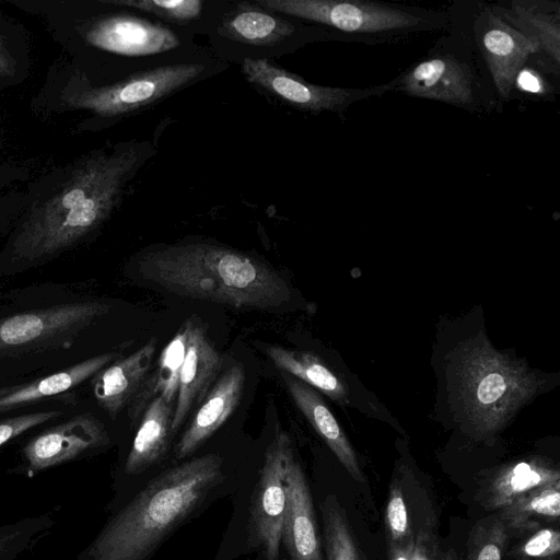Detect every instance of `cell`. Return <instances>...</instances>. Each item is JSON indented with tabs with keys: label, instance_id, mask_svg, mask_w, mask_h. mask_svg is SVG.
Listing matches in <instances>:
<instances>
[{
	"label": "cell",
	"instance_id": "44dd1931",
	"mask_svg": "<svg viewBox=\"0 0 560 560\" xmlns=\"http://www.w3.org/2000/svg\"><path fill=\"white\" fill-rule=\"evenodd\" d=\"M175 404L156 396L145 408L124 465L133 476L154 465L166 452L172 433Z\"/></svg>",
	"mask_w": 560,
	"mask_h": 560
},
{
	"label": "cell",
	"instance_id": "e0dca14e",
	"mask_svg": "<svg viewBox=\"0 0 560 560\" xmlns=\"http://www.w3.org/2000/svg\"><path fill=\"white\" fill-rule=\"evenodd\" d=\"M156 339L97 372L92 382L98 405L115 418L133 398L152 365Z\"/></svg>",
	"mask_w": 560,
	"mask_h": 560
},
{
	"label": "cell",
	"instance_id": "f546056e",
	"mask_svg": "<svg viewBox=\"0 0 560 560\" xmlns=\"http://www.w3.org/2000/svg\"><path fill=\"white\" fill-rule=\"evenodd\" d=\"M509 537L498 512L478 521L469 532L465 560H502Z\"/></svg>",
	"mask_w": 560,
	"mask_h": 560
},
{
	"label": "cell",
	"instance_id": "1f68e13d",
	"mask_svg": "<svg viewBox=\"0 0 560 560\" xmlns=\"http://www.w3.org/2000/svg\"><path fill=\"white\" fill-rule=\"evenodd\" d=\"M515 560H559L560 533L553 527H540L529 533L513 551Z\"/></svg>",
	"mask_w": 560,
	"mask_h": 560
},
{
	"label": "cell",
	"instance_id": "603a6c76",
	"mask_svg": "<svg viewBox=\"0 0 560 560\" xmlns=\"http://www.w3.org/2000/svg\"><path fill=\"white\" fill-rule=\"evenodd\" d=\"M294 31L293 23L248 1L237 3L221 25L222 36L259 47L280 44L291 37Z\"/></svg>",
	"mask_w": 560,
	"mask_h": 560
},
{
	"label": "cell",
	"instance_id": "d4e9b609",
	"mask_svg": "<svg viewBox=\"0 0 560 560\" xmlns=\"http://www.w3.org/2000/svg\"><path fill=\"white\" fill-rule=\"evenodd\" d=\"M266 354L281 371L322 390L339 402L347 401V389L342 382L314 354L279 345L268 346Z\"/></svg>",
	"mask_w": 560,
	"mask_h": 560
},
{
	"label": "cell",
	"instance_id": "277c9868",
	"mask_svg": "<svg viewBox=\"0 0 560 560\" xmlns=\"http://www.w3.org/2000/svg\"><path fill=\"white\" fill-rule=\"evenodd\" d=\"M206 70L205 63L180 62L100 84L61 58L49 68L45 83L34 95L31 106L42 116L85 114L74 124L73 131L95 132L195 83Z\"/></svg>",
	"mask_w": 560,
	"mask_h": 560
},
{
	"label": "cell",
	"instance_id": "4316f807",
	"mask_svg": "<svg viewBox=\"0 0 560 560\" xmlns=\"http://www.w3.org/2000/svg\"><path fill=\"white\" fill-rule=\"evenodd\" d=\"M511 25L529 37L556 69L559 67L560 24L559 14L546 13L538 8L526 4H514L508 15Z\"/></svg>",
	"mask_w": 560,
	"mask_h": 560
},
{
	"label": "cell",
	"instance_id": "f1b7e54d",
	"mask_svg": "<svg viewBox=\"0 0 560 560\" xmlns=\"http://www.w3.org/2000/svg\"><path fill=\"white\" fill-rule=\"evenodd\" d=\"M54 524L51 514H40L0 525V560H16L43 539Z\"/></svg>",
	"mask_w": 560,
	"mask_h": 560
},
{
	"label": "cell",
	"instance_id": "d6986e66",
	"mask_svg": "<svg viewBox=\"0 0 560 560\" xmlns=\"http://www.w3.org/2000/svg\"><path fill=\"white\" fill-rule=\"evenodd\" d=\"M283 381L299 410L334 452L349 475L354 480L363 482L364 477L355 452L322 397L313 387L295 377L283 375Z\"/></svg>",
	"mask_w": 560,
	"mask_h": 560
},
{
	"label": "cell",
	"instance_id": "7c38bea8",
	"mask_svg": "<svg viewBox=\"0 0 560 560\" xmlns=\"http://www.w3.org/2000/svg\"><path fill=\"white\" fill-rule=\"evenodd\" d=\"M390 90L409 96L472 109L476 102L470 68L452 55L424 59L389 82Z\"/></svg>",
	"mask_w": 560,
	"mask_h": 560
},
{
	"label": "cell",
	"instance_id": "ffe728a7",
	"mask_svg": "<svg viewBox=\"0 0 560 560\" xmlns=\"http://www.w3.org/2000/svg\"><path fill=\"white\" fill-rule=\"evenodd\" d=\"M192 319H187L172 340L162 350L152 372L128 404L131 423L140 420L148 405L162 396L167 402L175 404L178 392L179 372L187 350Z\"/></svg>",
	"mask_w": 560,
	"mask_h": 560
},
{
	"label": "cell",
	"instance_id": "cb8c5ba5",
	"mask_svg": "<svg viewBox=\"0 0 560 560\" xmlns=\"http://www.w3.org/2000/svg\"><path fill=\"white\" fill-rule=\"evenodd\" d=\"M510 534H529L560 516V481L530 490L498 511Z\"/></svg>",
	"mask_w": 560,
	"mask_h": 560
},
{
	"label": "cell",
	"instance_id": "f35d334b",
	"mask_svg": "<svg viewBox=\"0 0 560 560\" xmlns=\"http://www.w3.org/2000/svg\"><path fill=\"white\" fill-rule=\"evenodd\" d=\"M442 560H458L456 552L453 549H450L444 553Z\"/></svg>",
	"mask_w": 560,
	"mask_h": 560
},
{
	"label": "cell",
	"instance_id": "3957f363",
	"mask_svg": "<svg viewBox=\"0 0 560 560\" xmlns=\"http://www.w3.org/2000/svg\"><path fill=\"white\" fill-rule=\"evenodd\" d=\"M221 465L208 454L163 471L112 515L78 560H147L219 482Z\"/></svg>",
	"mask_w": 560,
	"mask_h": 560
},
{
	"label": "cell",
	"instance_id": "7a4b0ae2",
	"mask_svg": "<svg viewBox=\"0 0 560 560\" xmlns=\"http://www.w3.org/2000/svg\"><path fill=\"white\" fill-rule=\"evenodd\" d=\"M139 270L178 295L236 308H276L291 299L289 284L265 261L214 243L163 245L140 257Z\"/></svg>",
	"mask_w": 560,
	"mask_h": 560
},
{
	"label": "cell",
	"instance_id": "8d00e7d4",
	"mask_svg": "<svg viewBox=\"0 0 560 560\" xmlns=\"http://www.w3.org/2000/svg\"><path fill=\"white\" fill-rule=\"evenodd\" d=\"M442 557L438 534L416 539L411 560H442Z\"/></svg>",
	"mask_w": 560,
	"mask_h": 560
},
{
	"label": "cell",
	"instance_id": "ac0fdd59",
	"mask_svg": "<svg viewBox=\"0 0 560 560\" xmlns=\"http://www.w3.org/2000/svg\"><path fill=\"white\" fill-rule=\"evenodd\" d=\"M560 481L559 469L544 458L532 457L501 466L478 491V501L490 511H500L520 495Z\"/></svg>",
	"mask_w": 560,
	"mask_h": 560
},
{
	"label": "cell",
	"instance_id": "30bf717a",
	"mask_svg": "<svg viewBox=\"0 0 560 560\" xmlns=\"http://www.w3.org/2000/svg\"><path fill=\"white\" fill-rule=\"evenodd\" d=\"M385 527L388 548L402 547L438 534V514L429 488L406 466L393 474Z\"/></svg>",
	"mask_w": 560,
	"mask_h": 560
},
{
	"label": "cell",
	"instance_id": "d590c367",
	"mask_svg": "<svg viewBox=\"0 0 560 560\" xmlns=\"http://www.w3.org/2000/svg\"><path fill=\"white\" fill-rule=\"evenodd\" d=\"M30 167L16 163L0 164V191L21 186L30 179Z\"/></svg>",
	"mask_w": 560,
	"mask_h": 560
},
{
	"label": "cell",
	"instance_id": "2e32d148",
	"mask_svg": "<svg viewBox=\"0 0 560 560\" xmlns=\"http://www.w3.org/2000/svg\"><path fill=\"white\" fill-rule=\"evenodd\" d=\"M480 46L499 94L508 97L516 73L525 66L529 56L537 52V46L529 37L493 13L486 16Z\"/></svg>",
	"mask_w": 560,
	"mask_h": 560
},
{
	"label": "cell",
	"instance_id": "484cf974",
	"mask_svg": "<svg viewBox=\"0 0 560 560\" xmlns=\"http://www.w3.org/2000/svg\"><path fill=\"white\" fill-rule=\"evenodd\" d=\"M31 71L25 28L0 9V90L23 83Z\"/></svg>",
	"mask_w": 560,
	"mask_h": 560
},
{
	"label": "cell",
	"instance_id": "8992f818",
	"mask_svg": "<svg viewBox=\"0 0 560 560\" xmlns=\"http://www.w3.org/2000/svg\"><path fill=\"white\" fill-rule=\"evenodd\" d=\"M261 8L352 35H395L418 30L425 19L410 9L362 0H257Z\"/></svg>",
	"mask_w": 560,
	"mask_h": 560
},
{
	"label": "cell",
	"instance_id": "9c48e42d",
	"mask_svg": "<svg viewBox=\"0 0 560 560\" xmlns=\"http://www.w3.org/2000/svg\"><path fill=\"white\" fill-rule=\"evenodd\" d=\"M109 443L104 424L92 413H82L34 436L23 447V469L33 476L79 459Z\"/></svg>",
	"mask_w": 560,
	"mask_h": 560
},
{
	"label": "cell",
	"instance_id": "83f0119b",
	"mask_svg": "<svg viewBox=\"0 0 560 560\" xmlns=\"http://www.w3.org/2000/svg\"><path fill=\"white\" fill-rule=\"evenodd\" d=\"M322 516L327 560H365L354 540L345 510L334 494L324 500Z\"/></svg>",
	"mask_w": 560,
	"mask_h": 560
},
{
	"label": "cell",
	"instance_id": "e575fe53",
	"mask_svg": "<svg viewBox=\"0 0 560 560\" xmlns=\"http://www.w3.org/2000/svg\"><path fill=\"white\" fill-rule=\"evenodd\" d=\"M513 88L528 94L542 96L550 93L551 89L542 75L535 69L523 66L516 73Z\"/></svg>",
	"mask_w": 560,
	"mask_h": 560
},
{
	"label": "cell",
	"instance_id": "4fadbf2b",
	"mask_svg": "<svg viewBox=\"0 0 560 560\" xmlns=\"http://www.w3.org/2000/svg\"><path fill=\"white\" fill-rule=\"evenodd\" d=\"M284 488L287 508L281 540L291 560H324L310 487L292 450L285 462Z\"/></svg>",
	"mask_w": 560,
	"mask_h": 560
},
{
	"label": "cell",
	"instance_id": "74e56055",
	"mask_svg": "<svg viewBox=\"0 0 560 560\" xmlns=\"http://www.w3.org/2000/svg\"><path fill=\"white\" fill-rule=\"evenodd\" d=\"M413 544L402 547L388 548V560H411Z\"/></svg>",
	"mask_w": 560,
	"mask_h": 560
},
{
	"label": "cell",
	"instance_id": "836d02e7",
	"mask_svg": "<svg viewBox=\"0 0 560 560\" xmlns=\"http://www.w3.org/2000/svg\"><path fill=\"white\" fill-rule=\"evenodd\" d=\"M26 184L0 191V235L11 230L26 198Z\"/></svg>",
	"mask_w": 560,
	"mask_h": 560
},
{
	"label": "cell",
	"instance_id": "ba28073f",
	"mask_svg": "<svg viewBox=\"0 0 560 560\" xmlns=\"http://www.w3.org/2000/svg\"><path fill=\"white\" fill-rule=\"evenodd\" d=\"M109 305L98 301L67 303L19 313L0 319V354L47 346L75 335L106 314Z\"/></svg>",
	"mask_w": 560,
	"mask_h": 560
},
{
	"label": "cell",
	"instance_id": "ab89813d",
	"mask_svg": "<svg viewBox=\"0 0 560 560\" xmlns=\"http://www.w3.org/2000/svg\"><path fill=\"white\" fill-rule=\"evenodd\" d=\"M2 148H3V137H2L1 129H0V151L2 150Z\"/></svg>",
	"mask_w": 560,
	"mask_h": 560
},
{
	"label": "cell",
	"instance_id": "52a82bcc",
	"mask_svg": "<svg viewBox=\"0 0 560 560\" xmlns=\"http://www.w3.org/2000/svg\"><path fill=\"white\" fill-rule=\"evenodd\" d=\"M242 73L247 82L284 104L312 114L341 113L353 102L380 96L390 90V84L368 89H345L317 85L277 66L267 59L246 58Z\"/></svg>",
	"mask_w": 560,
	"mask_h": 560
},
{
	"label": "cell",
	"instance_id": "4dcf8cb0",
	"mask_svg": "<svg viewBox=\"0 0 560 560\" xmlns=\"http://www.w3.org/2000/svg\"><path fill=\"white\" fill-rule=\"evenodd\" d=\"M112 7L137 9L163 21L186 24L197 20L202 11L200 0H102Z\"/></svg>",
	"mask_w": 560,
	"mask_h": 560
},
{
	"label": "cell",
	"instance_id": "8fae6325",
	"mask_svg": "<svg viewBox=\"0 0 560 560\" xmlns=\"http://www.w3.org/2000/svg\"><path fill=\"white\" fill-rule=\"evenodd\" d=\"M289 436L280 432L268 446L256 495L252 520L257 539L267 560H278L287 508L284 470L291 451Z\"/></svg>",
	"mask_w": 560,
	"mask_h": 560
},
{
	"label": "cell",
	"instance_id": "5b68a950",
	"mask_svg": "<svg viewBox=\"0 0 560 560\" xmlns=\"http://www.w3.org/2000/svg\"><path fill=\"white\" fill-rule=\"evenodd\" d=\"M457 392L475 434H497L539 390L535 374L487 340L467 345L457 362Z\"/></svg>",
	"mask_w": 560,
	"mask_h": 560
},
{
	"label": "cell",
	"instance_id": "5bb4252c",
	"mask_svg": "<svg viewBox=\"0 0 560 560\" xmlns=\"http://www.w3.org/2000/svg\"><path fill=\"white\" fill-rule=\"evenodd\" d=\"M222 366V357L210 342L205 328L192 320L187 350L179 372L172 433L182 427L188 413L199 406Z\"/></svg>",
	"mask_w": 560,
	"mask_h": 560
},
{
	"label": "cell",
	"instance_id": "6da1fadb",
	"mask_svg": "<svg viewBox=\"0 0 560 560\" xmlns=\"http://www.w3.org/2000/svg\"><path fill=\"white\" fill-rule=\"evenodd\" d=\"M152 153L149 142H118L27 182L25 203L2 257L18 266L35 265L86 240L120 206L127 186Z\"/></svg>",
	"mask_w": 560,
	"mask_h": 560
},
{
	"label": "cell",
	"instance_id": "d6a6232c",
	"mask_svg": "<svg viewBox=\"0 0 560 560\" xmlns=\"http://www.w3.org/2000/svg\"><path fill=\"white\" fill-rule=\"evenodd\" d=\"M60 415V411L49 410L0 420V447L27 430L55 419Z\"/></svg>",
	"mask_w": 560,
	"mask_h": 560
},
{
	"label": "cell",
	"instance_id": "9a60e30c",
	"mask_svg": "<svg viewBox=\"0 0 560 560\" xmlns=\"http://www.w3.org/2000/svg\"><path fill=\"white\" fill-rule=\"evenodd\" d=\"M245 374L241 365L226 370L199 404L175 448L177 459L192 454L234 412L244 389Z\"/></svg>",
	"mask_w": 560,
	"mask_h": 560
},
{
	"label": "cell",
	"instance_id": "7402d4cb",
	"mask_svg": "<svg viewBox=\"0 0 560 560\" xmlns=\"http://www.w3.org/2000/svg\"><path fill=\"white\" fill-rule=\"evenodd\" d=\"M117 353H103L31 383L0 389V413L71 389L107 366Z\"/></svg>",
	"mask_w": 560,
	"mask_h": 560
}]
</instances>
